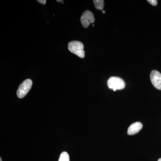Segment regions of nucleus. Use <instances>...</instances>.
<instances>
[{
	"mask_svg": "<svg viewBox=\"0 0 161 161\" xmlns=\"http://www.w3.org/2000/svg\"><path fill=\"white\" fill-rule=\"evenodd\" d=\"M68 49L71 53L75 54L80 58H85V54L84 50L83 43L79 41H73L68 44Z\"/></svg>",
	"mask_w": 161,
	"mask_h": 161,
	"instance_id": "f257e3e1",
	"label": "nucleus"
},
{
	"mask_svg": "<svg viewBox=\"0 0 161 161\" xmlns=\"http://www.w3.org/2000/svg\"><path fill=\"white\" fill-rule=\"evenodd\" d=\"M107 84L109 88L115 92L116 90L124 89L125 86V81L121 78L117 77H111L109 78Z\"/></svg>",
	"mask_w": 161,
	"mask_h": 161,
	"instance_id": "f03ea898",
	"label": "nucleus"
},
{
	"mask_svg": "<svg viewBox=\"0 0 161 161\" xmlns=\"http://www.w3.org/2000/svg\"><path fill=\"white\" fill-rule=\"evenodd\" d=\"M32 86V81L30 79H26L21 83L19 87L17 92V95L19 98H24L30 90L31 89Z\"/></svg>",
	"mask_w": 161,
	"mask_h": 161,
	"instance_id": "7ed1b4c3",
	"label": "nucleus"
},
{
	"mask_svg": "<svg viewBox=\"0 0 161 161\" xmlns=\"http://www.w3.org/2000/svg\"><path fill=\"white\" fill-rule=\"evenodd\" d=\"M95 21L94 14L89 10L85 11L80 17V22L84 28H87L90 24L94 23Z\"/></svg>",
	"mask_w": 161,
	"mask_h": 161,
	"instance_id": "20e7f679",
	"label": "nucleus"
},
{
	"mask_svg": "<svg viewBox=\"0 0 161 161\" xmlns=\"http://www.w3.org/2000/svg\"><path fill=\"white\" fill-rule=\"evenodd\" d=\"M150 80L156 88L161 90V74L158 71L153 70L150 75Z\"/></svg>",
	"mask_w": 161,
	"mask_h": 161,
	"instance_id": "39448f33",
	"label": "nucleus"
},
{
	"mask_svg": "<svg viewBox=\"0 0 161 161\" xmlns=\"http://www.w3.org/2000/svg\"><path fill=\"white\" fill-rule=\"evenodd\" d=\"M142 124L140 122L134 123L130 125L128 129L127 133L129 135H135L140 132V131L142 129Z\"/></svg>",
	"mask_w": 161,
	"mask_h": 161,
	"instance_id": "423d86ee",
	"label": "nucleus"
},
{
	"mask_svg": "<svg viewBox=\"0 0 161 161\" xmlns=\"http://www.w3.org/2000/svg\"><path fill=\"white\" fill-rule=\"evenodd\" d=\"M94 5L96 9L103 10L104 5V1L103 0H94L93 1Z\"/></svg>",
	"mask_w": 161,
	"mask_h": 161,
	"instance_id": "0eeeda50",
	"label": "nucleus"
},
{
	"mask_svg": "<svg viewBox=\"0 0 161 161\" xmlns=\"http://www.w3.org/2000/svg\"><path fill=\"white\" fill-rule=\"evenodd\" d=\"M58 161H70L69 156L68 153L63 152L60 154Z\"/></svg>",
	"mask_w": 161,
	"mask_h": 161,
	"instance_id": "6e6552de",
	"label": "nucleus"
},
{
	"mask_svg": "<svg viewBox=\"0 0 161 161\" xmlns=\"http://www.w3.org/2000/svg\"><path fill=\"white\" fill-rule=\"evenodd\" d=\"M147 2L152 6H156L157 5L158 1L157 0H148Z\"/></svg>",
	"mask_w": 161,
	"mask_h": 161,
	"instance_id": "1a4fd4ad",
	"label": "nucleus"
},
{
	"mask_svg": "<svg viewBox=\"0 0 161 161\" xmlns=\"http://www.w3.org/2000/svg\"><path fill=\"white\" fill-rule=\"evenodd\" d=\"M38 2L39 3H41L42 5H45L46 3V0H38Z\"/></svg>",
	"mask_w": 161,
	"mask_h": 161,
	"instance_id": "9d476101",
	"label": "nucleus"
},
{
	"mask_svg": "<svg viewBox=\"0 0 161 161\" xmlns=\"http://www.w3.org/2000/svg\"><path fill=\"white\" fill-rule=\"evenodd\" d=\"M57 1L58 2V3H60V2H63V1H62V0H61V1H58V0H57ZM62 3H63V2H62Z\"/></svg>",
	"mask_w": 161,
	"mask_h": 161,
	"instance_id": "9b49d317",
	"label": "nucleus"
},
{
	"mask_svg": "<svg viewBox=\"0 0 161 161\" xmlns=\"http://www.w3.org/2000/svg\"><path fill=\"white\" fill-rule=\"evenodd\" d=\"M103 14H105V10H103Z\"/></svg>",
	"mask_w": 161,
	"mask_h": 161,
	"instance_id": "f8f14e48",
	"label": "nucleus"
},
{
	"mask_svg": "<svg viewBox=\"0 0 161 161\" xmlns=\"http://www.w3.org/2000/svg\"><path fill=\"white\" fill-rule=\"evenodd\" d=\"M158 161H161V158L158 159Z\"/></svg>",
	"mask_w": 161,
	"mask_h": 161,
	"instance_id": "ddd939ff",
	"label": "nucleus"
},
{
	"mask_svg": "<svg viewBox=\"0 0 161 161\" xmlns=\"http://www.w3.org/2000/svg\"><path fill=\"white\" fill-rule=\"evenodd\" d=\"M0 161H2V158H0Z\"/></svg>",
	"mask_w": 161,
	"mask_h": 161,
	"instance_id": "4468645a",
	"label": "nucleus"
},
{
	"mask_svg": "<svg viewBox=\"0 0 161 161\" xmlns=\"http://www.w3.org/2000/svg\"><path fill=\"white\" fill-rule=\"evenodd\" d=\"M92 26H95V25H94V24H93V25H92Z\"/></svg>",
	"mask_w": 161,
	"mask_h": 161,
	"instance_id": "2eb2a0df",
	"label": "nucleus"
}]
</instances>
